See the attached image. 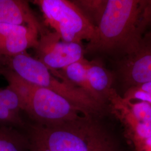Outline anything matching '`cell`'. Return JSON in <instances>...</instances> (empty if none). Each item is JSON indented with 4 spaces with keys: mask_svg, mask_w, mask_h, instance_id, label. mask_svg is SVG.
I'll return each instance as SVG.
<instances>
[{
    "mask_svg": "<svg viewBox=\"0 0 151 151\" xmlns=\"http://www.w3.org/2000/svg\"><path fill=\"white\" fill-rule=\"evenodd\" d=\"M0 24L35 27L39 30V35L47 31L26 1L0 0Z\"/></svg>",
    "mask_w": 151,
    "mask_h": 151,
    "instance_id": "cell-10",
    "label": "cell"
},
{
    "mask_svg": "<svg viewBox=\"0 0 151 151\" xmlns=\"http://www.w3.org/2000/svg\"><path fill=\"white\" fill-rule=\"evenodd\" d=\"M0 151H30L27 135L17 128L0 124Z\"/></svg>",
    "mask_w": 151,
    "mask_h": 151,
    "instance_id": "cell-12",
    "label": "cell"
},
{
    "mask_svg": "<svg viewBox=\"0 0 151 151\" xmlns=\"http://www.w3.org/2000/svg\"><path fill=\"white\" fill-rule=\"evenodd\" d=\"M45 22L67 43L89 42L93 38L96 27L82 14L79 9L67 0H37Z\"/></svg>",
    "mask_w": 151,
    "mask_h": 151,
    "instance_id": "cell-5",
    "label": "cell"
},
{
    "mask_svg": "<svg viewBox=\"0 0 151 151\" xmlns=\"http://www.w3.org/2000/svg\"><path fill=\"white\" fill-rule=\"evenodd\" d=\"M39 32L37 28L25 25L0 24V48L5 57H10L35 48Z\"/></svg>",
    "mask_w": 151,
    "mask_h": 151,
    "instance_id": "cell-8",
    "label": "cell"
},
{
    "mask_svg": "<svg viewBox=\"0 0 151 151\" xmlns=\"http://www.w3.org/2000/svg\"><path fill=\"white\" fill-rule=\"evenodd\" d=\"M22 104L16 92L9 86L0 88V124L20 128L24 125Z\"/></svg>",
    "mask_w": 151,
    "mask_h": 151,
    "instance_id": "cell-11",
    "label": "cell"
},
{
    "mask_svg": "<svg viewBox=\"0 0 151 151\" xmlns=\"http://www.w3.org/2000/svg\"><path fill=\"white\" fill-rule=\"evenodd\" d=\"M0 75L8 82V86L19 95L23 111L27 113L35 124L58 125L85 115L66 99L47 88L23 80L7 67L0 68Z\"/></svg>",
    "mask_w": 151,
    "mask_h": 151,
    "instance_id": "cell-3",
    "label": "cell"
},
{
    "mask_svg": "<svg viewBox=\"0 0 151 151\" xmlns=\"http://www.w3.org/2000/svg\"><path fill=\"white\" fill-rule=\"evenodd\" d=\"M99 118L83 115L54 125L34 124L27 137L32 151H119Z\"/></svg>",
    "mask_w": 151,
    "mask_h": 151,
    "instance_id": "cell-2",
    "label": "cell"
},
{
    "mask_svg": "<svg viewBox=\"0 0 151 151\" xmlns=\"http://www.w3.org/2000/svg\"><path fill=\"white\" fill-rule=\"evenodd\" d=\"M72 1L95 27L100 22L108 2V0H75Z\"/></svg>",
    "mask_w": 151,
    "mask_h": 151,
    "instance_id": "cell-13",
    "label": "cell"
},
{
    "mask_svg": "<svg viewBox=\"0 0 151 151\" xmlns=\"http://www.w3.org/2000/svg\"><path fill=\"white\" fill-rule=\"evenodd\" d=\"M34 50L35 58L46 66L51 73L85 58L82 43L65 42L57 32L48 30L39 35Z\"/></svg>",
    "mask_w": 151,
    "mask_h": 151,
    "instance_id": "cell-7",
    "label": "cell"
},
{
    "mask_svg": "<svg viewBox=\"0 0 151 151\" xmlns=\"http://www.w3.org/2000/svg\"><path fill=\"white\" fill-rule=\"evenodd\" d=\"M124 100L135 119L141 123L151 126L150 104L143 101H129L124 99Z\"/></svg>",
    "mask_w": 151,
    "mask_h": 151,
    "instance_id": "cell-14",
    "label": "cell"
},
{
    "mask_svg": "<svg viewBox=\"0 0 151 151\" xmlns=\"http://www.w3.org/2000/svg\"><path fill=\"white\" fill-rule=\"evenodd\" d=\"M140 12L141 0H108L93 37L85 46V55L108 57L114 62L129 54L142 37Z\"/></svg>",
    "mask_w": 151,
    "mask_h": 151,
    "instance_id": "cell-1",
    "label": "cell"
},
{
    "mask_svg": "<svg viewBox=\"0 0 151 151\" xmlns=\"http://www.w3.org/2000/svg\"></svg>",
    "mask_w": 151,
    "mask_h": 151,
    "instance_id": "cell-17",
    "label": "cell"
},
{
    "mask_svg": "<svg viewBox=\"0 0 151 151\" xmlns=\"http://www.w3.org/2000/svg\"><path fill=\"white\" fill-rule=\"evenodd\" d=\"M138 27L142 35L146 32H151V0H141Z\"/></svg>",
    "mask_w": 151,
    "mask_h": 151,
    "instance_id": "cell-15",
    "label": "cell"
},
{
    "mask_svg": "<svg viewBox=\"0 0 151 151\" xmlns=\"http://www.w3.org/2000/svg\"><path fill=\"white\" fill-rule=\"evenodd\" d=\"M137 90L151 94V82L142 83L135 86L132 87ZM131 88V87H130Z\"/></svg>",
    "mask_w": 151,
    "mask_h": 151,
    "instance_id": "cell-16",
    "label": "cell"
},
{
    "mask_svg": "<svg viewBox=\"0 0 151 151\" xmlns=\"http://www.w3.org/2000/svg\"><path fill=\"white\" fill-rule=\"evenodd\" d=\"M87 77L96 100L108 106V99L114 88V79L112 71L108 70L103 61L94 58L86 62Z\"/></svg>",
    "mask_w": 151,
    "mask_h": 151,
    "instance_id": "cell-9",
    "label": "cell"
},
{
    "mask_svg": "<svg viewBox=\"0 0 151 151\" xmlns=\"http://www.w3.org/2000/svg\"><path fill=\"white\" fill-rule=\"evenodd\" d=\"M5 63L23 80L66 99L85 115L100 118L109 111L108 107L97 102L81 88L55 77L46 66L27 52L6 57Z\"/></svg>",
    "mask_w": 151,
    "mask_h": 151,
    "instance_id": "cell-4",
    "label": "cell"
},
{
    "mask_svg": "<svg viewBox=\"0 0 151 151\" xmlns=\"http://www.w3.org/2000/svg\"><path fill=\"white\" fill-rule=\"evenodd\" d=\"M114 88L122 95L132 87L151 82V32L142 35L135 48L113 62Z\"/></svg>",
    "mask_w": 151,
    "mask_h": 151,
    "instance_id": "cell-6",
    "label": "cell"
}]
</instances>
